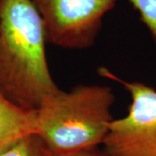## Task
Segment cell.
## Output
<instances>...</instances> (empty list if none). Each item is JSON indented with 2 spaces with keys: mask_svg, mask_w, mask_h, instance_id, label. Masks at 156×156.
Here are the masks:
<instances>
[{
  "mask_svg": "<svg viewBox=\"0 0 156 156\" xmlns=\"http://www.w3.org/2000/svg\"><path fill=\"white\" fill-rule=\"evenodd\" d=\"M44 23L32 0H0V94L35 111L58 86L52 78Z\"/></svg>",
  "mask_w": 156,
  "mask_h": 156,
  "instance_id": "cell-1",
  "label": "cell"
},
{
  "mask_svg": "<svg viewBox=\"0 0 156 156\" xmlns=\"http://www.w3.org/2000/svg\"><path fill=\"white\" fill-rule=\"evenodd\" d=\"M115 94L109 86L80 84L58 89L36 110V134L54 155L97 149L114 121Z\"/></svg>",
  "mask_w": 156,
  "mask_h": 156,
  "instance_id": "cell-2",
  "label": "cell"
},
{
  "mask_svg": "<svg viewBox=\"0 0 156 156\" xmlns=\"http://www.w3.org/2000/svg\"><path fill=\"white\" fill-rule=\"evenodd\" d=\"M98 73L121 84L131 97L128 115L110 124L103 152L108 156H156V89L123 80L105 67Z\"/></svg>",
  "mask_w": 156,
  "mask_h": 156,
  "instance_id": "cell-3",
  "label": "cell"
},
{
  "mask_svg": "<svg viewBox=\"0 0 156 156\" xmlns=\"http://www.w3.org/2000/svg\"><path fill=\"white\" fill-rule=\"evenodd\" d=\"M117 0H32L44 23L48 43L69 50L95 44L107 13Z\"/></svg>",
  "mask_w": 156,
  "mask_h": 156,
  "instance_id": "cell-4",
  "label": "cell"
},
{
  "mask_svg": "<svg viewBox=\"0 0 156 156\" xmlns=\"http://www.w3.org/2000/svg\"><path fill=\"white\" fill-rule=\"evenodd\" d=\"M36 110H25L0 94V153L17 140L36 134Z\"/></svg>",
  "mask_w": 156,
  "mask_h": 156,
  "instance_id": "cell-5",
  "label": "cell"
},
{
  "mask_svg": "<svg viewBox=\"0 0 156 156\" xmlns=\"http://www.w3.org/2000/svg\"><path fill=\"white\" fill-rule=\"evenodd\" d=\"M0 156H54V154L37 134H30L2 151Z\"/></svg>",
  "mask_w": 156,
  "mask_h": 156,
  "instance_id": "cell-6",
  "label": "cell"
},
{
  "mask_svg": "<svg viewBox=\"0 0 156 156\" xmlns=\"http://www.w3.org/2000/svg\"><path fill=\"white\" fill-rule=\"evenodd\" d=\"M138 11L141 22L149 30L156 44V0H128Z\"/></svg>",
  "mask_w": 156,
  "mask_h": 156,
  "instance_id": "cell-7",
  "label": "cell"
},
{
  "mask_svg": "<svg viewBox=\"0 0 156 156\" xmlns=\"http://www.w3.org/2000/svg\"><path fill=\"white\" fill-rule=\"evenodd\" d=\"M57 156V155H54ZM60 156H108L103 152V151H99L98 149H94V150H89L77 153V154H69V155H60Z\"/></svg>",
  "mask_w": 156,
  "mask_h": 156,
  "instance_id": "cell-8",
  "label": "cell"
}]
</instances>
